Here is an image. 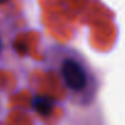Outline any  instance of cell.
<instances>
[{
    "instance_id": "6da1fadb",
    "label": "cell",
    "mask_w": 125,
    "mask_h": 125,
    "mask_svg": "<svg viewBox=\"0 0 125 125\" xmlns=\"http://www.w3.org/2000/svg\"><path fill=\"white\" fill-rule=\"evenodd\" d=\"M60 74L66 87L72 92H83L87 86L89 77L82 62L75 58L67 57L62 61Z\"/></svg>"
},
{
    "instance_id": "7a4b0ae2",
    "label": "cell",
    "mask_w": 125,
    "mask_h": 125,
    "mask_svg": "<svg viewBox=\"0 0 125 125\" xmlns=\"http://www.w3.org/2000/svg\"><path fill=\"white\" fill-rule=\"evenodd\" d=\"M33 108L42 115H49L53 107V101L46 96H37L32 102Z\"/></svg>"
},
{
    "instance_id": "3957f363",
    "label": "cell",
    "mask_w": 125,
    "mask_h": 125,
    "mask_svg": "<svg viewBox=\"0 0 125 125\" xmlns=\"http://www.w3.org/2000/svg\"><path fill=\"white\" fill-rule=\"evenodd\" d=\"M4 1H6V0H0V4H1V2H4Z\"/></svg>"
},
{
    "instance_id": "277c9868",
    "label": "cell",
    "mask_w": 125,
    "mask_h": 125,
    "mask_svg": "<svg viewBox=\"0 0 125 125\" xmlns=\"http://www.w3.org/2000/svg\"><path fill=\"white\" fill-rule=\"evenodd\" d=\"M0 50H1V40H0Z\"/></svg>"
}]
</instances>
